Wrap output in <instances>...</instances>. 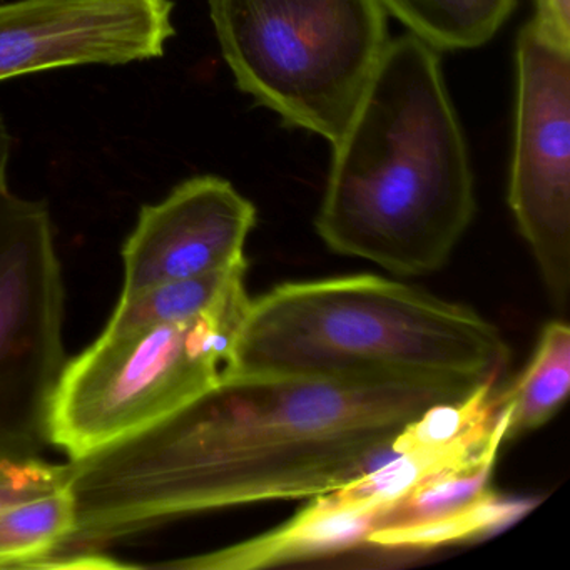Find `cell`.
Wrapping results in <instances>:
<instances>
[{
  "instance_id": "cell-1",
  "label": "cell",
  "mask_w": 570,
  "mask_h": 570,
  "mask_svg": "<svg viewBox=\"0 0 570 570\" xmlns=\"http://www.w3.org/2000/svg\"><path fill=\"white\" fill-rule=\"evenodd\" d=\"M462 396L225 373L158 422L69 459L75 519L58 552L101 550L193 513L325 495L393 456L430 406Z\"/></svg>"
},
{
  "instance_id": "cell-2",
  "label": "cell",
  "mask_w": 570,
  "mask_h": 570,
  "mask_svg": "<svg viewBox=\"0 0 570 570\" xmlns=\"http://www.w3.org/2000/svg\"><path fill=\"white\" fill-rule=\"evenodd\" d=\"M333 156L315 218L336 255L392 275L439 272L472 225L475 178L442 58L390 39Z\"/></svg>"
},
{
  "instance_id": "cell-3",
  "label": "cell",
  "mask_w": 570,
  "mask_h": 570,
  "mask_svg": "<svg viewBox=\"0 0 570 570\" xmlns=\"http://www.w3.org/2000/svg\"><path fill=\"white\" fill-rule=\"evenodd\" d=\"M510 348L473 309L376 275L293 282L249 299L226 373L472 392Z\"/></svg>"
},
{
  "instance_id": "cell-4",
  "label": "cell",
  "mask_w": 570,
  "mask_h": 570,
  "mask_svg": "<svg viewBox=\"0 0 570 570\" xmlns=\"http://www.w3.org/2000/svg\"><path fill=\"white\" fill-rule=\"evenodd\" d=\"M236 88L335 145L390 42L380 0H208Z\"/></svg>"
},
{
  "instance_id": "cell-5",
  "label": "cell",
  "mask_w": 570,
  "mask_h": 570,
  "mask_svg": "<svg viewBox=\"0 0 570 570\" xmlns=\"http://www.w3.org/2000/svg\"><path fill=\"white\" fill-rule=\"evenodd\" d=\"M248 292L186 323L102 332L69 360L52 406V445L69 459L125 439L218 382Z\"/></svg>"
},
{
  "instance_id": "cell-6",
  "label": "cell",
  "mask_w": 570,
  "mask_h": 570,
  "mask_svg": "<svg viewBox=\"0 0 570 570\" xmlns=\"http://www.w3.org/2000/svg\"><path fill=\"white\" fill-rule=\"evenodd\" d=\"M66 288L46 203L0 189V460L42 459L68 365Z\"/></svg>"
},
{
  "instance_id": "cell-7",
  "label": "cell",
  "mask_w": 570,
  "mask_h": 570,
  "mask_svg": "<svg viewBox=\"0 0 570 570\" xmlns=\"http://www.w3.org/2000/svg\"><path fill=\"white\" fill-rule=\"evenodd\" d=\"M510 212L553 305L570 293V51L532 21L515 46Z\"/></svg>"
},
{
  "instance_id": "cell-8",
  "label": "cell",
  "mask_w": 570,
  "mask_h": 570,
  "mask_svg": "<svg viewBox=\"0 0 570 570\" xmlns=\"http://www.w3.org/2000/svg\"><path fill=\"white\" fill-rule=\"evenodd\" d=\"M173 0L0 2V82L78 66H126L166 55Z\"/></svg>"
},
{
  "instance_id": "cell-9",
  "label": "cell",
  "mask_w": 570,
  "mask_h": 570,
  "mask_svg": "<svg viewBox=\"0 0 570 570\" xmlns=\"http://www.w3.org/2000/svg\"><path fill=\"white\" fill-rule=\"evenodd\" d=\"M256 208L228 179L195 176L165 199L142 206L122 248L121 295L195 278L246 262Z\"/></svg>"
},
{
  "instance_id": "cell-10",
  "label": "cell",
  "mask_w": 570,
  "mask_h": 570,
  "mask_svg": "<svg viewBox=\"0 0 570 570\" xmlns=\"http://www.w3.org/2000/svg\"><path fill=\"white\" fill-rule=\"evenodd\" d=\"M386 510L335 509L309 499L308 505L276 529L199 556L158 563L178 570H256L303 562L355 549L382 527Z\"/></svg>"
},
{
  "instance_id": "cell-11",
  "label": "cell",
  "mask_w": 570,
  "mask_h": 570,
  "mask_svg": "<svg viewBox=\"0 0 570 570\" xmlns=\"http://www.w3.org/2000/svg\"><path fill=\"white\" fill-rule=\"evenodd\" d=\"M248 262L195 278L159 283L119 296L106 332L193 322L246 292Z\"/></svg>"
},
{
  "instance_id": "cell-12",
  "label": "cell",
  "mask_w": 570,
  "mask_h": 570,
  "mask_svg": "<svg viewBox=\"0 0 570 570\" xmlns=\"http://www.w3.org/2000/svg\"><path fill=\"white\" fill-rule=\"evenodd\" d=\"M386 14L439 52L482 48L512 18L520 0H380Z\"/></svg>"
},
{
  "instance_id": "cell-13",
  "label": "cell",
  "mask_w": 570,
  "mask_h": 570,
  "mask_svg": "<svg viewBox=\"0 0 570 570\" xmlns=\"http://www.w3.org/2000/svg\"><path fill=\"white\" fill-rule=\"evenodd\" d=\"M570 392V328L552 320L543 326L529 365L509 389L500 390L509 410L507 439L533 432L559 413Z\"/></svg>"
},
{
  "instance_id": "cell-14",
  "label": "cell",
  "mask_w": 570,
  "mask_h": 570,
  "mask_svg": "<svg viewBox=\"0 0 570 570\" xmlns=\"http://www.w3.org/2000/svg\"><path fill=\"white\" fill-rule=\"evenodd\" d=\"M535 505V500L500 495L489 489L479 499L453 512L373 530L366 543L382 549H433L490 535L522 519Z\"/></svg>"
},
{
  "instance_id": "cell-15",
  "label": "cell",
  "mask_w": 570,
  "mask_h": 570,
  "mask_svg": "<svg viewBox=\"0 0 570 570\" xmlns=\"http://www.w3.org/2000/svg\"><path fill=\"white\" fill-rule=\"evenodd\" d=\"M72 519L65 485L0 510V569H38L68 540Z\"/></svg>"
},
{
  "instance_id": "cell-16",
  "label": "cell",
  "mask_w": 570,
  "mask_h": 570,
  "mask_svg": "<svg viewBox=\"0 0 570 570\" xmlns=\"http://www.w3.org/2000/svg\"><path fill=\"white\" fill-rule=\"evenodd\" d=\"M499 452L489 453L463 469L433 476L386 509L382 527L403 525L453 512L490 489ZM379 527V529H382Z\"/></svg>"
},
{
  "instance_id": "cell-17",
  "label": "cell",
  "mask_w": 570,
  "mask_h": 570,
  "mask_svg": "<svg viewBox=\"0 0 570 570\" xmlns=\"http://www.w3.org/2000/svg\"><path fill=\"white\" fill-rule=\"evenodd\" d=\"M65 465L36 460H0V510L66 483Z\"/></svg>"
},
{
  "instance_id": "cell-18",
  "label": "cell",
  "mask_w": 570,
  "mask_h": 570,
  "mask_svg": "<svg viewBox=\"0 0 570 570\" xmlns=\"http://www.w3.org/2000/svg\"><path fill=\"white\" fill-rule=\"evenodd\" d=\"M532 22L547 41L570 51V0H535Z\"/></svg>"
},
{
  "instance_id": "cell-19",
  "label": "cell",
  "mask_w": 570,
  "mask_h": 570,
  "mask_svg": "<svg viewBox=\"0 0 570 570\" xmlns=\"http://www.w3.org/2000/svg\"><path fill=\"white\" fill-rule=\"evenodd\" d=\"M12 148H14V139H12L11 129H9L4 116L0 112V189L8 186V169L9 163H11Z\"/></svg>"
}]
</instances>
